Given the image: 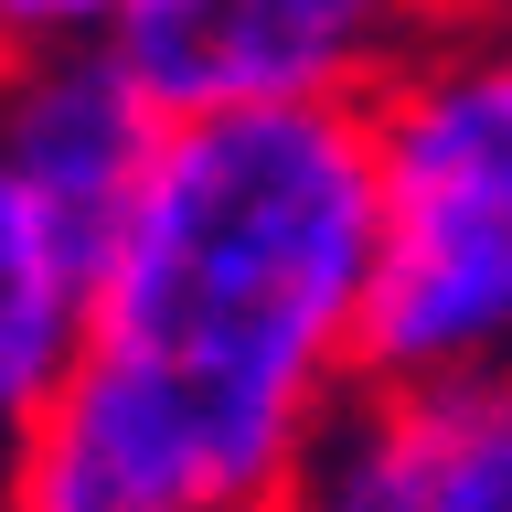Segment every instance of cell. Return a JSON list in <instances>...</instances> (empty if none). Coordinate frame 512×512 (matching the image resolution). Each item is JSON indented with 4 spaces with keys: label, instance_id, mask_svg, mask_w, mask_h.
<instances>
[{
    "label": "cell",
    "instance_id": "6da1fadb",
    "mask_svg": "<svg viewBox=\"0 0 512 512\" xmlns=\"http://www.w3.org/2000/svg\"><path fill=\"white\" fill-rule=\"evenodd\" d=\"M374 246L363 107L160 128L43 438L150 512H278L363 384Z\"/></svg>",
    "mask_w": 512,
    "mask_h": 512
},
{
    "label": "cell",
    "instance_id": "7a4b0ae2",
    "mask_svg": "<svg viewBox=\"0 0 512 512\" xmlns=\"http://www.w3.org/2000/svg\"><path fill=\"white\" fill-rule=\"evenodd\" d=\"M363 128L384 203L363 384L512 374V22L427 32Z\"/></svg>",
    "mask_w": 512,
    "mask_h": 512
},
{
    "label": "cell",
    "instance_id": "3957f363",
    "mask_svg": "<svg viewBox=\"0 0 512 512\" xmlns=\"http://www.w3.org/2000/svg\"><path fill=\"white\" fill-rule=\"evenodd\" d=\"M416 43V0H128L107 32L160 128L256 107H374Z\"/></svg>",
    "mask_w": 512,
    "mask_h": 512
},
{
    "label": "cell",
    "instance_id": "277c9868",
    "mask_svg": "<svg viewBox=\"0 0 512 512\" xmlns=\"http://www.w3.org/2000/svg\"><path fill=\"white\" fill-rule=\"evenodd\" d=\"M0 150L54 246L86 267V288L118 256V224L160 160V107L118 75V54H43L0 64Z\"/></svg>",
    "mask_w": 512,
    "mask_h": 512
},
{
    "label": "cell",
    "instance_id": "5b68a950",
    "mask_svg": "<svg viewBox=\"0 0 512 512\" xmlns=\"http://www.w3.org/2000/svg\"><path fill=\"white\" fill-rule=\"evenodd\" d=\"M86 299H96L86 267L54 246V224L32 214V192L11 182V150H0V512L86 352Z\"/></svg>",
    "mask_w": 512,
    "mask_h": 512
},
{
    "label": "cell",
    "instance_id": "8992f818",
    "mask_svg": "<svg viewBox=\"0 0 512 512\" xmlns=\"http://www.w3.org/2000/svg\"><path fill=\"white\" fill-rule=\"evenodd\" d=\"M278 512H427V459H416L406 384H352L342 416L310 438Z\"/></svg>",
    "mask_w": 512,
    "mask_h": 512
},
{
    "label": "cell",
    "instance_id": "52a82bcc",
    "mask_svg": "<svg viewBox=\"0 0 512 512\" xmlns=\"http://www.w3.org/2000/svg\"><path fill=\"white\" fill-rule=\"evenodd\" d=\"M427 512H512V374L470 384H406Z\"/></svg>",
    "mask_w": 512,
    "mask_h": 512
},
{
    "label": "cell",
    "instance_id": "ba28073f",
    "mask_svg": "<svg viewBox=\"0 0 512 512\" xmlns=\"http://www.w3.org/2000/svg\"><path fill=\"white\" fill-rule=\"evenodd\" d=\"M128 0H0V64H43V54H107Z\"/></svg>",
    "mask_w": 512,
    "mask_h": 512
},
{
    "label": "cell",
    "instance_id": "9c48e42d",
    "mask_svg": "<svg viewBox=\"0 0 512 512\" xmlns=\"http://www.w3.org/2000/svg\"><path fill=\"white\" fill-rule=\"evenodd\" d=\"M11 512H150V502H128L118 480H96L75 448H54V438H32V459H22V480H11Z\"/></svg>",
    "mask_w": 512,
    "mask_h": 512
},
{
    "label": "cell",
    "instance_id": "30bf717a",
    "mask_svg": "<svg viewBox=\"0 0 512 512\" xmlns=\"http://www.w3.org/2000/svg\"><path fill=\"white\" fill-rule=\"evenodd\" d=\"M416 22L427 32H491V22H512V0H416Z\"/></svg>",
    "mask_w": 512,
    "mask_h": 512
}]
</instances>
